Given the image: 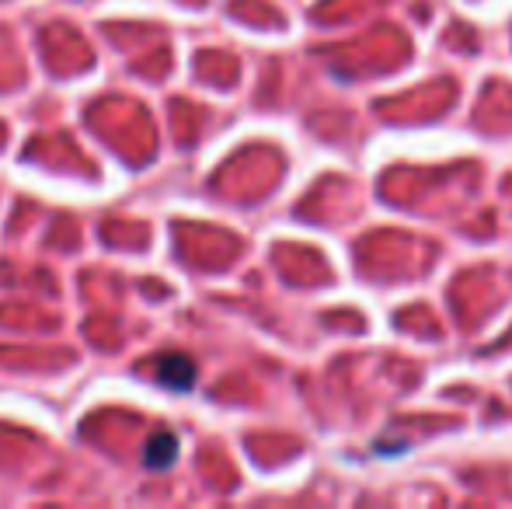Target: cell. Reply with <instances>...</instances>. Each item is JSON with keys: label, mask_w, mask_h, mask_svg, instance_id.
Segmentation results:
<instances>
[{"label": "cell", "mask_w": 512, "mask_h": 509, "mask_svg": "<svg viewBox=\"0 0 512 509\" xmlns=\"http://www.w3.org/2000/svg\"><path fill=\"white\" fill-rule=\"evenodd\" d=\"M178 454H182V443L171 429H157L150 433V440L143 443V468L150 471H171L178 464Z\"/></svg>", "instance_id": "obj_2"}, {"label": "cell", "mask_w": 512, "mask_h": 509, "mask_svg": "<svg viewBox=\"0 0 512 509\" xmlns=\"http://www.w3.org/2000/svg\"><path fill=\"white\" fill-rule=\"evenodd\" d=\"M154 381L161 387H168V391H175V394L192 391L199 381L196 360L185 356V353H161L154 360Z\"/></svg>", "instance_id": "obj_1"}]
</instances>
